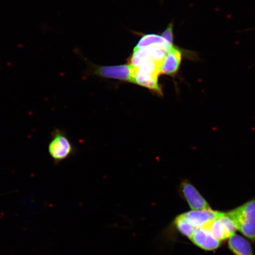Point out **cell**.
Returning a JSON list of instances; mask_svg holds the SVG:
<instances>
[{
  "label": "cell",
  "mask_w": 255,
  "mask_h": 255,
  "mask_svg": "<svg viewBox=\"0 0 255 255\" xmlns=\"http://www.w3.org/2000/svg\"><path fill=\"white\" fill-rule=\"evenodd\" d=\"M244 237L255 242V198L228 212Z\"/></svg>",
  "instance_id": "obj_1"
},
{
  "label": "cell",
  "mask_w": 255,
  "mask_h": 255,
  "mask_svg": "<svg viewBox=\"0 0 255 255\" xmlns=\"http://www.w3.org/2000/svg\"><path fill=\"white\" fill-rule=\"evenodd\" d=\"M76 149L63 130L55 128L51 133L48 152L55 164L66 160L75 154Z\"/></svg>",
  "instance_id": "obj_2"
},
{
  "label": "cell",
  "mask_w": 255,
  "mask_h": 255,
  "mask_svg": "<svg viewBox=\"0 0 255 255\" xmlns=\"http://www.w3.org/2000/svg\"><path fill=\"white\" fill-rule=\"evenodd\" d=\"M89 71L91 75L99 77L133 84L132 68L129 64L116 66H98L90 64Z\"/></svg>",
  "instance_id": "obj_3"
},
{
  "label": "cell",
  "mask_w": 255,
  "mask_h": 255,
  "mask_svg": "<svg viewBox=\"0 0 255 255\" xmlns=\"http://www.w3.org/2000/svg\"><path fill=\"white\" fill-rule=\"evenodd\" d=\"M204 228V227H203ZM219 241H225L236 234L237 225L228 212H222L218 217L205 226Z\"/></svg>",
  "instance_id": "obj_4"
},
{
  "label": "cell",
  "mask_w": 255,
  "mask_h": 255,
  "mask_svg": "<svg viewBox=\"0 0 255 255\" xmlns=\"http://www.w3.org/2000/svg\"><path fill=\"white\" fill-rule=\"evenodd\" d=\"M186 56L189 59L193 60L197 59V56H194L193 52H189L174 45L167 53L163 62H162L160 75L169 76H175L180 71L183 58Z\"/></svg>",
  "instance_id": "obj_5"
},
{
  "label": "cell",
  "mask_w": 255,
  "mask_h": 255,
  "mask_svg": "<svg viewBox=\"0 0 255 255\" xmlns=\"http://www.w3.org/2000/svg\"><path fill=\"white\" fill-rule=\"evenodd\" d=\"M180 191L183 198L189 204L192 210L211 209V206L197 188L190 182L185 179L180 185Z\"/></svg>",
  "instance_id": "obj_6"
},
{
  "label": "cell",
  "mask_w": 255,
  "mask_h": 255,
  "mask_svg": "<svg viewBox=\"0 0 255 255\" xmlns=\"http://www.w3.org/2000/svg\"><path fill=\"white\" fill-rule=\"evenodd\" d=\"M190 239L196 246L205 251H216L222 245V242L205 227L197 229Z\"/></svg>",
  "instance_id": "obj_7"
},
{
  "label": "cell",
  "mask_w": 255,
  "mask_h": 255,
  "mask_svg": "<svg viewBox=\"0 0 255 255\" xmlns=\"http://www.w3.org/2000/svg\"><path fill=\"white\" fill-rule=\"evenodd\" d=\"M222 212L211 209L193 210L183 213L181 216L196 229L205 227L215 220Z\"/></svg>",
  "instance_id": "obj_8"
},
{
  "label": "cell",
  "mask_w": 255,
  "mask_h": 255,
  "mask_svg": "<svg viewBox=\"0 0 255 255\" xmlns=\"http://www.w3.org/2000/svg\"><path fill=\"white\" fill-rule=\"evenodd\" d=\"M132 73L133 84L146 88L159 97L163 96L161 86L158 82V76L136 71L133 68Z\"/></svg>",
  "instance_id": "obj_9"
},
{
  "label": "cell",
  "mask_w": 255,
  "mask_h": 255,
  "mask_svg": "<svg viewBox=\"0 0 255 255\" xmlns=\"http://www.w3.org/2000/svg\"><path fill=\"white\" fill-rule=\"evenodd\" d=\"M228 248L235 255H254L250 242L239 235L235 234L229 239Z\"/></svg>",
  "instance_id": "obj_10"
},
{
  "label": "cell",
  "mask_w": 255,
  "mask_h": 255,
  "mask_svg": "<svg viewBox=\"0 0 255 255\" xmlns=\"http://www.w3.org/2000/svg\"><path fill=\"white\" fill-rule=\"evenodd\" d=\"M174 44L168 43L163 37L155 34H143L138 41L135 49H143V48L151 46H159L168 51H170Z\"/></svg>",
  "instance_id": "obj_11"
},
{
  "label": "cell",
  "mask_w": 255,
  "mask_h": 255,
  "mask_svg": "<svg viewBox=\"0 0 255 255\" xmlns=\"http://www.w3.org/2000/svg\"><path fill=\"white\" fill-rule=\"evenodd\" d=\"M175 227L181 234L187 238L192 237L194 233L196 231V228L191 225L190 223L184 219L181 215H179L175 218L174 221Z\"/></svg>",
  "instance_id": "obj_12"
},
{
  "label": "cell",
  "mask_w": 255,
  "mask_h": 255,
  "mask_svg": "<svg viewBox=\"0 0 255 255\" xmlns=\"http://www.w3.org/2000/svg\"><path fill=\"white\" fill-rule=\"evenodd\" d=\"M161 36L163 37L168 43L171 44H173L174 40V34H173V24L172 23L169 24L168 27L166 28L161 34Z\"/></svg>",
  "instance_id": "obj_13"
}]
</instances>
